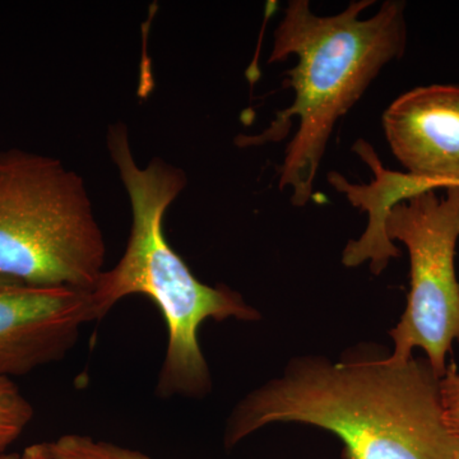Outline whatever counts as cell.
Returning <instances> with one entry per match:
<instances>
[{"instance_id": "obj_1", "label": "cell", "mask_w": 459, "mask_h": 459, "mask_svg": "<svg viewBox=\"0 0 459 459\" xmlns=\"http://www.w3.org/2000/svg\"><path fill=\"white\" fill-rule=\"evenodd\" d=\"M273 422H301L342 440L346 459H452L459 446L443 419L440 377L428 359L392 364L353 353L300 356L232 411L226 446Z\"/></svg>"}, {"instance_id": "obj_2", "label": "cell", "mask_w": 459, "mask_h": 459, "mask_svg": "<svg viewBox=\"0 0 459 459\" xmlns=\"http://www.w3.org/2000/svg\"><path fill=\"white\" fill-rule=\"evenodd\" d=\"M373 4L374 0H355L341 13L318 16L307 0H291L274 31L268 63L296 57L294 68L285 74L294 101L261 134L238 137L237 143L250 147L281 142L292 120H298L279 168V188L291 190L295 207H305L313 198L314 181L338 120L382 69L406 51L404 2L386 0L373 17L361 20L362 12Z\"/></svg>"}, {"instance_id": "obj_3", "label": "cell", "mask_w": 459, "mask_h": 459, "mask_svg": "<svg viewBox=\"0 0 459 459\" xmlns=\"http://www.w3.org/2000/svg\"><path fill=\"white\" fill-rule=\"evenodd\" d=\"M107 147L128 193L132 226L122 258L102 272L90 291L96 318H104L126 296H147L168 328L156 394L162 398L204 397L210 392L211 376L199 346V327L207 319L255 322L259 313L229 287L201 282L169 244L165 214L186 189V172L159 157L141 168L124 123L108 126Z\"/></svg>"}, {"instance_id": "obj_4", "label": "cell", "mask_w": 459, "mask_h": 459, "mask_svg": "<svg viewBox=\"0 0 459 459\" xmlns=\"http://www.w3.org/2000/svg\"><path fill=\"white\" fill-rule=\"evenodd\" d=\"M105 258L82 178L54 157L0 151V277L91 291Z\"/></svg>"}, {"instance_id": "obj_5", "label": "cell", "mask_w": 459, "mask_h": 459, "mask_svg": "<svg viewBox=\"0 0 459 459\" xmlns=\"http://www.w3.org/2000/svg\"><path fill=\"white\" fill-rule=\"evenodd\" d=\"M386 237L406 246L410 292L400 322L391 331L392 364H403L415 349L427 353L437 377L446 371V356L459 342V282L455 256L459 238V186L440 198L435 190L395 204L386 217Z\"/></svg>"}, {"instance_id": "obj_6", "label": "cell", "mask_w": 459, "mask_h": 459, "mask_svg": "<svg viewBox=\"0 0 459 459\" xmlns=\"http://www.w3.org/2000/svg\"><path fill=\"white\" fill-rule=\"evenodd\" d=\"M96 320L90 291L0 277V377L27 376L63 360L84 325Z\"/></svg>"}, {"instance_id": "obj_7", "label": "cell", "mask_w": 459, "mask_h": 459, "mask_svg": "<svg viewBox=\"0 0 459 459\" xmlns=\"http://www.w3.org/2000/svg\"><path fill=\"white\" fill-rule=\"evenodd\" d=\"M386 142L409 174L429 188L459 186V86L418 87L383 114Z\"/></svg>"}, {"instance_id": "obj_8", "label": "cell", "mask_w": 459, "mask_h": 459, "mask_svg": "<svg viewBox=\"0 0 459 459\" xmlns=\"http://www.w3.org/2000/svg\"><path fill=\"white\" fill-rule=\"evenodd\" d=\"M35 411L16 383L0 377V455L12 446L32 421Z\"/></svg>"}, {"instance_id": "obj_9", "label": "cell", "mask_w": 459, "mask_h": 459, "mask_svg": "<svg viewBox=\"0 0 459 459\" xmlns=\"http://www.w3.org/2000/svg\"><path fill=\"white\" fill-rule=\"evenodd\" d=\"M49 446L56 459H152L140 451L80 434L62 435Z\"/></svg>"}, {"instance_id": "obj_10", "label": "cell", "mask_w": 459, "mask_h": 459, "mask_svg": "<svg viewBox=\"0 0 459 459\" xmlns=\"http://www.w3.org/2000/svg\"><path fill=\"white\" fill-rule=\"evenodd\" d=\"M440 402L443 419L453 437L459 440V371L455 361L446 367L440 377Z\"/></svg>"}, {"instance_id": "obj_11", "label": "cell", "mask_w": 459, "mask_h": 459, "mask_svg": "<svg viewBox=\"0 0 459 459\" xmlns=\"http://www.w3.org/2000/svg\"><path fill=\"white\" fill-rule=\"evenodd\" d=\"M20 459H56L50 451L49 443H36L26 446L20 453Z\"/></svg>"}, {"instance_id": "obj_12", "label": "cell", "mask_w": 459, "mask_h": 459, "mask_svg": "<svg viewBox=\"0 0 459 459\" xmlns=\"http://www.w3.org/2000/svg\"><path fill=\"white\" fill-rule=\"evenodd\" d=\"M0 459H20V453H5L0 455Z\"/></svg>"}, {"instance_id": "obj_13", "label": "cell", "mask_w": 459, "mask_h": 459, "mask_svg": "<svg viewBox=\"0 0 459 459\" xmlns=\"http://www.w3.org/2000/svg\"><path fill=\"white\" fill-rule=\"evenodd\" d=\"M452 459H459V446L457 451H455V455H453Z\"/></svg>"}]
</instances>
